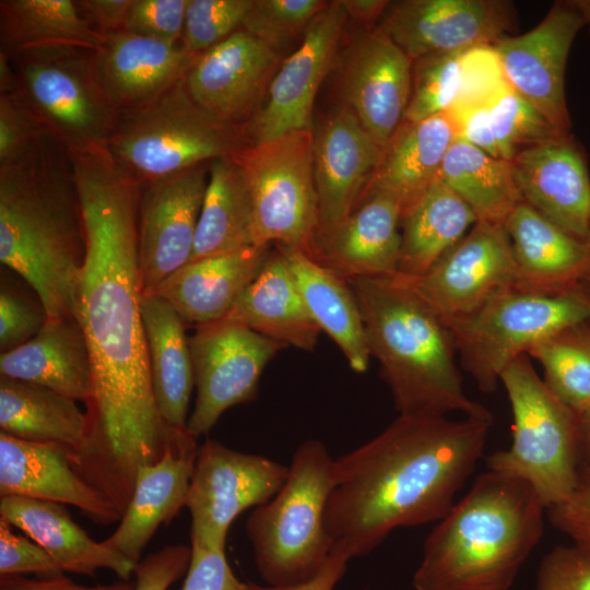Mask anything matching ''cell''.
Here are the masks:
<instances>
[{"label":"cell","mask_w":590,"mask_h":590,"mask_svg":"<svg viewBox=\"0 0 590 590\" xmlns=\"http://www.w3.org/2000/svg\"><path fill=\"white\" fill-rule=\"evenodd\" d=\"M69 155L86 243L76 318L93 370L87 442L71 463L122 515L139 467L157 461L184 430L164 422L152 388L141 311V187L106 153Z\"/></svg>","instance_id":"6da1fadb"},{"label":"cell","mask_w":590,"mask_h":590,"mask_svg":"<svg viewBox=\"0 0 590 590\" xmlns=\"http://www.w3.org/2000/svg\"><path fill=\"white\" fill-rule=\"evenodd\" d=\"M492 421L399 415L334 459L324 514L333 545L359 557L398 528L439 521L481 459Z\"/></svg>","instance_id":"7a4b0ae2"},{"label":"cell","mask_w":590,"mask_h":590,"mask_svg":"<svg viewBox=\"0 0 590 590\" xmlns=\"http://www.w3.org/2000/svg\"><path fill=\"white\" fill-rule=\"evenodd\" d=\"M85 253L70 155L47 132L0 165V261L35 291L47 318H76Z\"/></svg>","instance_id":"3957f363"},{"label":"cell","mask_w":590,"mask_h":590,"mask_svg":"<svg viewBox=\"0 0 590 590\" xmlns=\"http://www.w3.org/2000/svg\"><path fill=\"white\" fill-rule=\"evenodd\" d=\"M546 507L523 480L486 470L436 522L415 590H509L544 532Z\"/></svg>","instance_id":"277c9868"},{"label":"cell","mask_w":590,"mask_h":590,"mask_svg":"<svg viewBox=\"0 0 590 590\" xmlns=\"http://www.w3.org/2000/svg\"><path fill=\"white\" fill-rule=\"evenodd\" d=\"M346 282L399 415L459 413L493 420L489 410L465 394L451 332L422 298L396 275Z\"/></svg>","instance_id":"5b68a950"},{"label":"cell","mask_w":590,"mask_h":590,"mask_svg":"<svg viewBox=\"0 0 590 590\" xmlns=\"http://www.w3.org/2000/svg\"><path fill=\"white\" fill-rule=\"evenodd\" d=\"M333 484L334 459L321 441L306 440L295 450L281 489L248 516L246 533L267 585L305 581L327 560L333 543L324 514Z\"/></svg>","instance_id":"8992f818"},{"label":"cell","mask_w":590,"mask_h":590,"mask_svg":"<svg viewBox=\"0 0 590 590\" xmlns=\"http://www.w3.org/2000/svg\"><path fill=\"white\" fill-rule=\"evenodd\" d=\"M247 144L240 126L202 109L184 79L149 103L117 114L107 151L126 176L144 187L233 156Z\"/></svg>","instance_id":"52a82bcc"},{"label":"cell","mask_w":590,"mask_h":590,"mask_svg":"<svg viewBox=\"0 0 590 590\" xmlns=\"http://www.w3.org/2000/svg\"><path fill=\"white\" fill-rule=\"evenodd\" d=\"M512 412V440L485 459L487 470L518 477L546 509L568 499L581 471V417L562 402L523 354L500 376Z\"/></svg>","instance_id":"ba28073f"},{"label":"cell","mask_w":590,"mask_h":590,"mask_svg":"<svg viewBox=\"0 0 590 590\" xmlns=\"http://www.w3.org/2000/svg\"><path fill=\"white\" fill-rule=\"evenodd\" d=\"M590 320L579 288L544 292L511 284L473 312L447 322L460 363L484 393H492L505 368L554 332Z\"/></svg>","instance_id":"9c48e42d"},{"label":"cell","mask_w":590,"mask_h":590,"mask_svg":"<svg viewBox=\"0 0 590 590\" xmlns=\"http://www.w3.org/2000/svg\"><path fill=\"white\" fill-rule=\"evenodd\" d=\"M251 197L255 246H291L314 258L318 199L311 129L247 144L234 155Z\"/></svg>","instance_id":"30bf717a"},{"label":"cell","mask_w":590,"mask_h":590,"mask_svg":"<svg viewBox=\"0 0 590 590\" xmlns=\"http://www.w3.org/2000/svg\"><path fill=\"white\" fill-rule=\"evenodd\" d=\"M90 54L60 48L9 56L14 92L71 153H108L117 117L97 85Z\"/></svg>","instance_id":"8fae6325"},{"label":"cell","mask_w":590,"mask_h":590,"mask_svg":"<svg viewBox=\"0 0 590 590\" xmlns=\"http://www.w3.org/2000/svg\"><path fill=\"white\" fill-rule=\"evenodd\" d=\"M287 474L288 465L206 438L198 449L185 505L191 516L190 543L225 551L233 521L269 502Z\"/></svg>","instance_id":"7c38bea8"},{"label":"cell","mask_w":590,"mask_h":590,"mask_svg":"<svg viewBox=\"0 0 590 590\" xmlns=\"http://www.w3.org/2000/svg\"><path fill=\"white\" fill-rule=\"evenodd\" d=\"M196 328L189 347L197 394L187 432L198 439L226 410L253 400L263 369L285 345L226 319Z\"/></svg>","instance_id":"4fadbf2b"},{"label":"cell","mask_w":590,"mask_h":590,"mask_svg":"<svg viewBox=\"0 0 590 590\" xmlns=\"http://www.w3.org/2000/svg\"><path fill=\"white\" fill-rule=\"evenodd\" d=\"M396 276L447 323L473 312L514 284L515 262L503 223L477 221L427 271Z\"/></svg>","instance_id":"5bb4252c"},{"label":"cell","mask_w":590,"mask_h":590,"mask_svg":"<svg viewBox=\"0 0 590 590\" xmlns=\"http://www.w3.org/2000/svg\"><path fill=\"white\" fill-rule=\"evenodd\" d=\"M514 22L512 4L503 0H402L389 2L378 31L413 61L494 45Z\"/></svg>","instance_id":"9a60e30c"},{"label":"cell","mask_w":590,"mask_h":590,"mask_svg":"<svg viewBox=\"0 0 590 590\" xmlns=\"http://www.w3.org/2000/svg\"><path fill=\"white\" fill-rule=\"evenodd\" d=\"M583 26L573 3L559 1L529 32L507 35L493 45L509 85L565 132L571 128L565 95L566 64Z\"/></svg>","instance_id":"2e32d148"},{"label":"cell","mask_w":590,"mask_h":590,"mask_svg":"<svg viewBox=\"0 0 590 590\" xmlns=\"http://www.w3.org/2000/svg\"><path fill=\"white\" fill-rule=\"evenodd\" d=\"M209 163L141 187L139 271L142 294L185 266L191 257L208 184Z\"/></svg>","instance_id":"e0dca14e"},{"label":"cell","mask_w":590,"mask_h":590,"mask_svg":"<svg viewBox=\"0 0 590 590\" xmlns=\"http://www.w3.org/2000/svg\"><path fill=\"white\" fill-rule=\"evenodd\" d=\"M346 17L341 1L329 2L305 28L302 44L270 81L268 101L251 125L252 143L311 129L315 97Z\"/></svg>","instance_id":"ac0fdd59"},{"label":"cell","mask_w":590,"mask_h":590,"mask_svg":"<svg viewBox=\"0 0 590 590\" xmlns=\"http://www.w3.org/2000/svg\"><path fill=\"white\" fill-rule=\"evenodd\" d=\"M381 155V148L349 108L331 115L314 133V176L318 199L316 250L354 211Z\"/></svg>","instance_id":"d6986e66"},{"label":"cell","mask_w":590,"mask_h":590,"mask_svg":"<svg viewBox=\"0 0 590 590\" xmlns=\"http://www.w3.org/2000/svg\"><path fill=\"white\" fill-rule=\"evenodd\" d=\"M275 48L241 28L198 56L185 76L186 88L206 113L240 126L276 66Z\"/></svg>","instance_id":"ffe728a7"},{"label":"cell","mask_w":590,"mask_h":590,"mask_svg":"<svg viewBox=\"0 0 590 590\" xmlns=\"http://www.w3.org/2000/svg\"><path fill=\"white\" fill-rule=\"evenodd\" d=\"M510 163L524 202L565 231L590 237L588 162L571 133L524 149Z\"/></svg>","instance_id":"44dd1931"},{"label":"cell","mask_w":590,"mask_h":590,"mask_svg":"<svg viewBox=\"0 0 590 590\" xmlns=\"http://www.w3.org/2000/svg\"><path fill=\"white\" fill-rule=\"evenodd\" d=\"M198 56L182 42L120 31L104 35L90 60L97 85L119 114L149 103L184 80Z\"/></svg>","instance_id":"7402d4cb"},{"label":"cell","mask_w":590,"mask_h":590,"mask_svg":"<svg viewBox=\"0 0 590 590\" xmlns=\"http://www.w3.org/2000/svg\"><path fill=\"white\" fill-rule=\"evenodd\" d=\"M411 83L412 60L380 31L363 35L352 47L343 92L351 110L382 151L403 122Z\"/></svg>","instance_id":"603a6c76"},{"label":"cell","mask_w":590,"mask_h":590,"mask_svg":"<svg viewBox=\"0 0 590 590\" xmlns=\"http://www.w3.org/2000/svg\"><path fill=\"white\" fill-rule=\"evenodd\" d=\"M0 496H21L76 507L97 524L121 519L116 506L74 470L62 447L0 433Z\"/></svg>","instance_id":"cb8c5ba5"},{"label":"cell","mask_w":590,"mask_h":590,"mask_svg":"<svg viewBox=\"0 0 590 590\" xmlns=\"http://www.w3.org/2000/svg\"><path fill=\"white\" fill-rule=\"evenodd\" d=\"M199 445L181 432L155 462L138 469L132 497L117 529L103 542L137 565L160 526L169 523L186 505Z\"/></svg>","instance_id":"d4e9b609"},{"label":"cell","mask_w":590,"mask_h":590,"mask_svg":"<svg viewBox=\"0 0 590 590\" xmlns=\"http://www.w3.org/2000/svg\"><path fill=\"white\" fill-rule=\"evenodd\" d=\"M403 206L398 198L370 190L314 259L347 281L398 273Z\"/></svg>","instance_id":"484cf974"},{"label":"cell","mask_w":590,"mask_h":590,"mask_svg":"<svg viewBox=\"0 0 590 590\" xmlns=\"http://www.w3.org/2000/svg\"><path fill=\"white\" fill-rule=\"evenodd\" d=\"M515 262V284L544 292L577 290L590 272V237L556 225L523 200L503 223Z\"/></svg>","instance_id":"4316f807"},{"label":"cell","mask_w":590,"mask_h":590,"mask_svg":"<svg viewBox=\"0 0 590 590\" xmlns=\"http://www.w3.org/2000/svg\"><path fill=\"white\" fill-rule=\"evenodd\" d=\"M270 252V245H262L192 260L145 294L169 304L186 324L216 322L228 315Z\"/></svg>","instance_id":"83f0119b"},{"label":"cell","mask_w":590,"mask_h":590,"mask_svg":"<svg viewBox=\"0 0 590 590\" xmlns=\"http://www.w3.org/2000/svg\"><path fill=\"white\" fill-rule=\"evenodd\" d=\"M0 519L40 545L62 571L94 577L97 570L109 569L121 580H129L133 574V563L90 538L62 504L2 496Z\"/></svg>","instance_id":"f1b7e54d"},{"label":"cell","mask_w":590,"mask_h":590,"mask_svg":"<svg viewBox=\"0 0 590 590\" xmlns=\"http://www.w3.org/2000/svg\"><path fill=\"white\" fill-rule=\"evenodd\" d=\"M0 376L35 384L86 404L93 394V370L78 318H47L32 340L1 353Z\"/></svg>","instance_id":"f546056e"},{"label":"cell","mask_w":590,"mask_h":590,"mask_svg":"<svg viewBox=\"0 0 590 590\" xmlns=\"http://www.w3.org/2000/svg\"><path fill=\"white\" fill-rule=\"evenodd\" d=\"M226 320L285 346L310 352L321 332L311 318L290 264L276 247L238 297Z\"/></svg>","instance_id":"4dcf8cb0"},{"label":"cell","mask_w":590,"mask_h":590,"mask_svg":"<svg viewBox=\"0 0 590 590\" xmlns=\"http://www.w3.org/2000/svg\"><path fill=\"white\" fill-rule=\"evenodd\" d=\"M141 311L158 412L170 428L185 430L194 386L186 323L169 304L154 294H142Z\"/></svg>","instance_id":"1f68e13d"},{"label":"cell","mask_w":590,"mask_h":590,"mask_svg":"<svg viewBox=\"0 0 590 590\" xmlns=\"http://www.w3.org/2000/svg\"><path fill=\"white\" fill-rule=\"evenodd\" d=\"M456 139V128L448 113L416 122L403 121L384 149L364 193L388 192L400 200L404 213L438 178Z\"/></svg>","instance_id":"d6a6232c"},{"label":"cell","mask_w":590,"mask_h":590,"mask_svg":"<svg viewBox=\"0 0 590 590\" xmlns=\"http://www.w3.org/2000/svg\"><path fill=\"white\" fill-rule=\"evenodd\" d=\"M276 247L286 258L316 324L340 347L354 371H366L371 355L361 308L349 283L299 249Z\"/></svg>","instance_id":"836d02e7"},{"label":"cell","mask_w":590,"mask_h":590,"mask_svg":"<svg viewBox=\"0 0 590 590\" xmlns=\"http://www.w3.org/2000/svg\"><path fill=\"white\" fill-rule=\"evenodd\" d=\"M0 429L14 438L62 447L71 461L87 442L88 420L69 397L0 376Z\"/></svg>","instance_id":"e575fe53"},{"label":"cell","mask_w":590,"mask_h":590,"mask_svg":"<svg viewBox=\"0 0 590 590\" xmlns=\"http://www.w3.org/2000/svg\"><path fill=\"white\" fill-rule=\"evenodd\" d=\"M477 221L472 209L437 178L402 215L396 275L411 278L424 273Z\"/></svg>","instance_id":"d590c367"},{"label":"cell","mask_w":590,"mask_h":590,"mask_svg":"<svg viewBox=\"0 0 590 590\" xmlns=\"http://www.w3.org/2000/svg\"><path fill=\"white\" fill-rule=\"evenodd\" d=\"M0 51L23 52L72 48L93 52L103 42L71 0H1Z\"/></svg>","instance_id":"8d00e7d4"},{"label":"cell","mask_w":590,"mask_h":590,"mask_svg":"<svg viewBox=\"0 0 590 590\" xmlns=\"http://www.w3.org/2000/svg\"><path fill=\"white\" fill-rule=\"evenodd\" d=\"M251 246L253 213L245 175L234 155L213 160L189 261Z\"/></svg>","instance_id":"74e56055"},{"label":"cell","mask_w":590,"mask_h":590,"mask_svg":"<svg viewBox=\"0 0 590 590\" xmlns=\"http://www.w3.org/2000/svg\"><path fill=\"white\" fill-rule=\"evenodd\" d=\"M438 179L472 209L479 221L504 223L522 201L511 163L460 139L450 145Z\"/></svg>","instance_id":"f35d334b"},{"label":"cell","mask_w":590,"mask_h":590,"mask_svg":"<svg viewBox=\"0 0 590 590\" xmlns=\"http://www.w3.org/2000/svg\"><path fill=\"white\" fill-rule=\"evenodd\" d=\"M543 367L546 387L580 417L590 410V320L565 327L527 353Z\"/></svg>","instance_id":"ab89813d"},{"label":"cell","mask_w":590,"mask_h":590,"mask_svg":"<svg viewBox=\"0 0 590 590\" xmlns=\"http://www.w3.org/2000/svg\"><path fill=\"white\" fill-rule=\"evenodd\" d=\"M500 157L510 162L520 151L565 132L508 85L487 106Z\"/></svg>","instance_id":"60d3db41"},{"label":"cell","mask_w":590,"mask_h":590,"mask_svg":"<svg viewBox=\"0 0 590 590\" xmlns=\"http://www.w3.org/2000/svg\"><path fill=\"white\" fill-rule=\"evenodd\" d=\"M461 54L430 55L412 61L411 94L403 121L416 122L450 110L460 90Z\"/></svg>","instance_id":"b9f144b4"},{"label":"cell","mask_w":590,"mask_h":590,"mask_svg":"<svg viewBox=\"0 0 590 590\" xmlns=\"http://www.w3.org/2000/svg\"><path fill=\"white\" fill-rule=\"evenodd\" d=\"M253 0H189L181 42L200 55L243 28Z\"/></svg>","instance_id":"7bdbcfd3"},{"label":"cell","mask_w":590,"mask_h":590,"mask_svg":"<svg viewBox=\"0 0 590 590\" xmlns=\"http://www.w3.org/2000/svg\"><path fill=\"white\" fill-rule=\"evenodd\" d=\"M328 4L322 0H253L243 30L276 47L305 31Z\"/></svg>","instance_id":"ee69618b"},{"label":"cell","mask_w":590,"mask_h":590,"mask_svg":"<svg viewBox=\"0 0 590 590\" xmlns=\"http://www.w3.org/2000/svg\"><path fill=\"white\" fill-rule=\"evenodd\" d=\"M508 85L493 45L472 47L460 56V90L452 107L488 106Z\"/></svg>","instance_id":"f6af8a7d"},{"label":"cell","mask_w":590,"mask_h":590,"mask_svg":"<svg viewBox=\"0 0 590 590\" xmlns=\"http://www.w3.org/2000/svg\"><path fill=\"white\" fill-rule=\"evenodd\" d=\"M189 0H132L123 31L168 43L181 42Z\"/></svg>","instance_id":"bcb514c9"},{"label":"cell","mask_w":590,"mask_h":590,"mask_svg":"<svg viewBox=\"0 0 590 590\" xmlns=\"http://www.w3.org/2000/svg\"><path fill=\"white\" fill-rule=\"evenodd\" d=\"M47 132L16 92L0 93V165L22 155Z\"/></svg>","instance_id":"7dc6e473"},{"label":"cell","mask_w":590,"mask_h":590,"mask_svg":"<svg viewBox=\"0 0 590 590\" xmlns=\"http://www.w3.org/2000/svg\"><path fill=\"white\" fill-rule=\"evenodd\" d=\"M535 590H590V556L574 544L555 546L540 563Z\"/></svg>","instance_id":"c3c4849f"},{"label":"cell","mask_w":590,"mask_h":590,"mask_svg":"<svg viewBox=\"0 0 590 590\" xmlns=\"http://www.w3.org/2000/svg\"><path fill=\"white\" fill-rule=\"evenodd\" d=\"M33 573L40 578L63 575L52 557L32 539L16 534L0 519V575Z\"/></svg>","instance_id":"681fc988"},{"label":"cell","mask_w":590,"mask_h":590,"mask_svg":"<svg viewBox=\"0 0 590 590\" xmlns=\"http://www.w3.org/2000/svg\"><path fill=\"white\" fill-rule=\"evenodd\" d=\"M44 307L34 305L3 285L0 293V350H14L32 340L44 327Z\"/></svg>","instance_id":"f907efd6"},{"label":"cell","mask_w":590,"mask_h":590,"mask_svg":"<svg viewBox=\"0 0 590 590\" xmlns=\"http://www.w3.org/2000/svg\"><path fill=\"white\" fill-rule=\"evenodd\" d=\"M546 518L571 544L590 556V470L581 468L575 492L565 502L548 508Z\"/></svg>","instance_id":"816d5d0a"},{"label":"cell","mask_w":590,"mask_h":590,"mask_svg":"<svg viewBox=\"0 0 590 590\" xmlns=\"http://www.w3.org/2000/svg\"><path fill=\"white\" fill-rule=\"evenodd\" d=\"M191 559L181 590H250L231 569L225 551L190 544Z\"/></svg>","instance_id":"f5cc1de1"},{"label":"cell","mask_w":590,"mask_h":590,"mask_svg":"<svg viewBox=\"0 0 590 590\" xmlns=\"http://www.w3.org/2000/svg\"><path fill=\"white\" fill-rule=\"evenodd\" d=\"M191 559V546L166 545L149 554L135 565L134 590H167L187 574Z\"/></svg>","instance_id":"db71d44e"},{"label":"cell","mask_w":590,"mask_h":590,"mask_svg":"<svg viewBox=\"0 0 590 590\" xmlns=\"http://www.w3.org/2000/svg\"><path fill=\"white\" fill-rule=\"evenodd\" d=\"M447 113L455 125L457 139L468 142L493 157L502 158L487 106L452 107Z\"/></svg>","instance_id":"11a10c76"},{"label":"cell","mask_w":590,"mask_h":590,"mask_svg":"<svg viewBox=\"0 0 590 590\" xmlns=\"http://www.w3.org/2000/svg\"><path fill=\"white\" fill-rule=\"evenodd\" d=\"M350 559L352 557L343 546L334 544L320 570L311 578L288 586H261L250 581V590H334L344 576Z\"/></svg>","instance_id":"9f6ffc18"},{"label":"cell","mask_w":590,"mask_h":590,"mask_svg":"<svg viewBox=\"0 0 590 590\" xmlns=\"http://www.w3.org/2000/svg\"><path fill=\"white\" fill-rule=\"evenodd\" d=\"M132 0H80L81 15L103 35L123 31Z\"/></svg>","instance_id":"6f0895ef"},{"label":"cell","mask_w":590,"mask_h":590,"mask_svg":"<svg viewBox=\"0 0 590 590\" xmlns=\"http://www.w3.org/2000/svg\"><path fill=\"white\" fill-rule=\"evenodd\" d=\"M134 581L130 580L85 587L63 575L39 579H30L22 575H0V590H134Z\"/></svg>","instance_id":"680465c9"},{"label":"cell","mask_w":590,"mask_h":590,"mask_svg":"<svg viewBox=\"0 0 590 590\" xmlns=\"http://www.w3.org/2000/svg\"><path fill=\"white\" fill-rule=\"evenodd\" d=\"M347 15H352L363 22H371L382 16L389 1L382 0H347L341 1Z\"/></svg>","instance_id":"91938a15"},{"label":"cell","mask_w":590,"mask_h":590,"mask_svg":"<svg viewBox=\"0 0 590 590\" xmlns=\"http://www.w3.org/2000/svg\"><path fill=\"white\" fill-rule=\"evenodd\" d=\"M581 464L590 470V410L581 416Z\"/></svg>","instance_id":"94428289"},{"label":"cell","mask_w":590,"mask_h":590,"mask_svg":"<svg viewBox=\"0 0 590 590\" xmlns=\"http://www.w3.org/2000/svg\"><path fill=\"white\" fill-rule=\"evenodd\" d=\"M583 20L585 25L590 26V0L570 1Z\"/></svg>","instance_id":"6125c7cd"},{"label":"cell","mask_w":590,"mask_h":590,"mask_svg":"<svg viewBox=\"0 0 590 590\" xmlns=\"http://www.w3.org/2000/svg\"><path fill=\"white\" fill-rule=\"evenodd\" d=\"M578 288L590 306V272L580 282Z\"/></svg>","instance_id":"be15d7a7"}]
</instances>
